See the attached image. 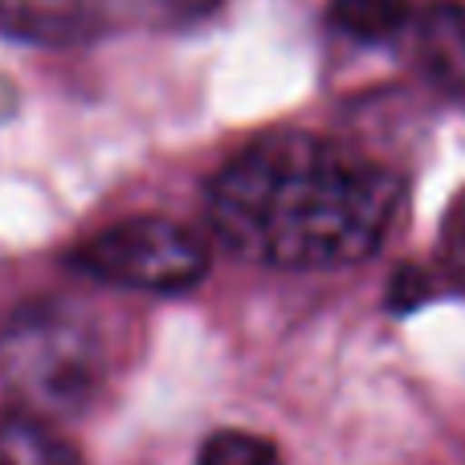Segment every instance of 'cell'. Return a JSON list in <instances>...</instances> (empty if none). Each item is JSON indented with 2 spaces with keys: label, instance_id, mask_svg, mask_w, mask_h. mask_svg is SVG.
Returning <instances> with one entry per match:
<instances>
[{
  "label": "cell",
  "instance_id": "10",
  "mask_svg": "<svg viewBox=\"0 0 465 465\" xmlns=\"http://www.w3.org/2000/svg\"><path fill=\"white\" fill-rule=\"evenodd\" d=\"M450 245H453V257H458V265H465V217L458 221V225H453Z\"/></svg>",
  "mask_w": 465,
  "mask_h": 465
},
{
  "label": "cell",
  "instance_id": "1",
  "mask_svg": "<svg viewBox=\"0 0 465 465\" xmlns=\"http://www.w3.org/2000/svg\"><path fill=\"white\" fill-rule=\"evenodd\" d=\"M401 213V180L314 135L249 143L209 188L213 232L282 270H339L371 257Z\"/></svg>",
  "mask_w": 465,
  "mask_h": 465
},
{
  "label": "cell",
  "instance_id": "4",
  "mask_svg": "<svg viewBox=\"0 0 465 465\" xmlns=\"http://www.w3.org/2000/svg\"><path fill=\"white\" fill-rule=\"evenodd\" d=\"M106 0H0V37L29 45H74L98 33Z\"/></svg>",
  "mask_w": 465,
  "mask_h": 465
},
{
  "label": "cell",
  "instance_id": "7",
  "mask_svg": "<svg viewBox=\"0 0 465 465\" xmlns=\"http://www.w3.org/2000/svg\"><path fill=\"white\" fill-rule=\"evenodd\" d=\"M409 16L412 0H331V25L351 41H388Z\"/></svg>",
  "mask_w": 465,
  "mask_h": 465
},
{
  "label": "cell",
  "instance_id": "9",
  "mask_svg": "<svg viewBox=\"0 0 465 465\" xmlns=\"http://www.w3.org/2000/svg\"><path fill=\"white\" fill-rule=\"evenodd\" d=\"M160 8L176 25H196V21H204V16L217 13L221 0H160Z\"/></svg>",
  "mask_w": 465,
  "mask_h": 465
},
{
  "label": "cell",
  "instance_id": "2",
  "mask_svg": "<svg viewBox=\"0 0 465 465\" xmlns=\"http://www.w3.org/2000/svg\"><path fill=\"white\" fill-rule=\"evenodd\" d=\"M103 363L98 331L70 306L33 302L0 327V388L29 417H78L103 388Z\"/></svg>",
  "mask_w": 465,
  "mask_h": 465
},
{
  "label": "cell",
  "instance_id": "8",
  "mask_svg": "<svg viewBox=\"0 0 465 465\" xmlns=\"http://www.w3.org/2000/svg\"><path fill=\"white\" fill-rule=\"evenodd\" d=\"M196 465H282V453L273 450L265 437L225 429V433H213L209 441L201 445Z\"/></svg>",
  "mask_w": 465,
  "mask_h": 465
},
{
  "label": "cell",
  "instance_id": "6",
  "mask_svg": "<svg viewBox=\"0 0 465 465\" xmlns=\"http://www.w3.org/2000/svg\"><path fill=\"white\" fill-rule=\"evenodd\" d=\"M0 465H82V458L54 420L13 409L0 417Z\"/></svg>",
  "mask_w": 465,
  "mask_h": 465
},
{
  "label": "cell",
  "instance_id": "5",
  "mask_svg": "<svg viewBox=\"0 0 465 465\" xmlns=\"http://www.w3.org/2000/svg\"><path fill=\"white\" fill-rule=\"evenodd\" d=\"M417 65L437 90L465 94V5H433L417 21Z\"/></svg>",
  "mask_w": 465,
  "mask_h": 465
},
{
  "label": "cell",
  "instance_id": "3",
  "mask_svg": "<svg viewBox=\"0 0 465 465\" xmlns=\"http://www.w3.org/2000/svg\"><path fill=\"white\" fill-rule=\"evenodd\" d=\"M74 265L106 286L180 294L209 273V245L180 221L131 217L78 245Z\"/></svg>",
  "mask_w": 465,
  "mask_h": 465
}]
</instances>
